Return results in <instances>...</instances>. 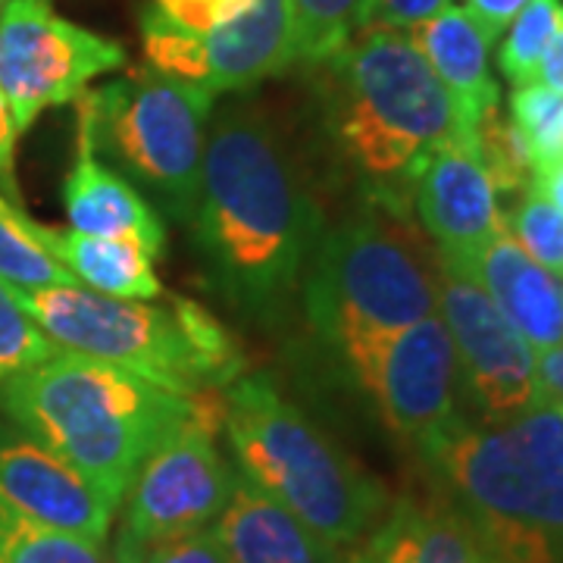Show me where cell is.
<instances>
[{
    "mask_svg": "<svg viewBox=\"0 0 563 563\" xmlns=\"http://www.w3.org/2000/svg\"><path fill=\"white\" fill-rule=\"evenodd\" d=\"M188 225L207 285L263 325L288 313L325 229L285 141L251 107L213 117Z\"/></svg>",
    "mask_w": 563,
    "mask_h": 563,
    "instance_id": "1",
    "label": "cell"
},
{
    "mask_svg": "<svg viewBox=\"0 0 563 563\" xmlns=\"http://www.w3.org/2000/svg\"><path fill=\"white\" fill-rule=\"evenodd\" d=\"M322 129L369 201L410 213L413 179L442 144L473 139L461 107L404 29L373 20L313 63Z\"/></svg>",
    "mask_w": 563,
    "mask_h": 563,
    "instance_id": "2",
    "label": "cell"
},
{
    "mask_svg": "<svg viewBox=\"0 0 563 563\" xmlns=\"http://www.w3.org/2000/svg\"><path fill=\"white\" fill-rule=\"evenodd\" d=\"M0 410L76 470L117 514L157 444L185 422H222V398H181L132 369L69 347L0 383Z\"/></svg>",
    "mask_w": 563,
    "mask_h": 563,
    "instance_id": "3",
    "label": "cell"
},
{
    "mask_svg": "<svg viewBox=\"0 0 563 563\" xmlns=\"http://www.w3.org/2000/svg\"><path fill=\"white\" fill-rule=\"evenodd\" d=\"M439 251L410 213L369 201L322 229L301 282L307 322L361 388L383 347L439 310Z\"/></svg>",
    "mask_w": 563,
    "mask_h": 563,
    "instance_id": "4",
    "label": "cell"
},
{
    "mask_svg": "<svg viewBox=\"0 0 563 563\" xmlns=\"http://www.w3.org/2000/svg\"><path fill=\"white\" fill-rule=\"evenodd\" d=\"M420 457L492 563H563V407L501 422L466 417Z\"/></svg>",
    "mask_w": 563,
    "mask_h": 563,
    "instance_id": "5",
    "label": "cell"
},
{
    "mask_svg": "<svg viewBox=\"0 0 563 563\" xmlns=\"http://www.w3.org/2000/svg\"><path fill=\"white\" fill-rule=\"evenodd\" d=\"M222 429L235 470L342 554L388 510L385 485L282 395L266 373L222 388Z\"/></svg>",
    "mask_w": 563,
    "mask_h": 563,
    "instance_id": "6",
    "label": "cell"
},
{
    "mask_svg": "<svg viewBox=\"0 0 563 563\" xmlns=\"http://www.w3.org/2000/svg\"><path fill=\"white\" fill-rule=\"evenodd\" d=\"M10 295L60 347L117 363L181 398H210L244 373L232 332L191 298L122 301L81 285L38 291L10 285Z\"/></svg>",
    "mask_w": 563,
    "mask_h": 563,
    "instance_id": "7",
    "label": "cell"
},
{
    "mask_svg": "<svg viewBox=\"0 0 563 563\" xmlns=\"http://www.w3.org/2000/svg\"><path fill=\"white\" fill-rule=\"evenodd\" d=\"M217 98L144 66L79 98V132L151 207L188 225Z\"/></svg>",
    "mask_w": 563,
    "mask_h": 563,
    "instance_id": "8",
    "label": "cell"
},
{
    "mask_svg": "<svg viewBox=\"0 0 563 563\" xmlns=\"http://www.w3.org/2000/svg\"><path fill=\"white\" fill-rule=\"evenodd\" d=\"M232 485L235 470L222 457L217 426L207 420L185 422L139 466L120 504L110 563L210 529L232 498Z\"/></svg>",
    "mask_w": 563,
    "mask_h": 563,
    "instance_id": "9",
    "label": "cell"
},
{
    "mask_svg": "<svg viewBox=\"0 0 563 563\" xmlns=\"http://www.w3.org/2000/svg\"><path fill=\"white\" fill-rule=\"evenodd\" d=\"M122 63V44L57 16L51 0H7L0 10V91L20 135Z\"/></svg>",
    "mask_w": 563,
    "mask_h": 563,
    "instance_id": "10",
    "label": "cell"
},
{
    "mask_svg": "<svg viewBox=\"0 0 563 563\" xmlns=\"http://www.w3.org/2000/svg\"><path fill=\"white\" fill-rule=\"evenodd\" d=\"M439 313L454 342L461 388L479 422H501L539 404L536 354L470 269L439 257Z\"/></svg>",
    "mask_w": 563,
    "mask_h": 563,
    "instance_id": "11",
    "label": "cell"
},
{
    "mask_svg": "<svg viewBox=\"0 0 563 563\" xmlns=\"http://www.w3.org/2000/svg\"><path fill=\"white\" fill-rule=\"evenodd\" d=\"M361 391L391 435L417 454L461 420V366L442 313H429L385 344Z\"/></svg>",
    "mask_w": 563,
    "mask_h": 563,
    "instance_id": "12",
    "label": "cell"
},
{
    "mask_svg": "<svg viewBox=\"0 0 563 563\" xmlns=\"http://www.w3.org/2000/svg\"><path fill=\"white\" fill-rule=\"evenodd\" d=\"M410 203L417 207L422 232L448 263L466 266L507 229L504 207L476 157L473 139H454L432 151L413 179Z\"/></svg>",
    "mask_w": 563,
    "mask_h": 563,
    "instance_id": "13",
    "label": "cell"
},
{
    "mask_svg": "<svg viewBox=\"0 0 563 563\" xmlns=\"http://www.w3.org/2000/svg\"><path fill=\"white\" fill-rule=\"evenodd\" d=\"M0 501L35 523L95 544H107L117 517L76 470L10 420H0Z\"/></svg>",
    "mask_w": 563,
    "mask_h": 563,
    "instance_id": "14",
    "label": "cell"
},
{
    "mask_svg": "<svg viewBox=\"0 0 563 563\" xmlns=\"http://www.w3.org/2000/svg\"><path fill=\"white\" fill-rule=\"evenodd\" d=\"M76 139V161L63 181V207L69 229L81 235L132 242L151 261L161 257L166 247V225L161 213L120 173L95 157L91 141L81 132Z\"/></svg>",
    "mask_w": 563,
    "mask_h": 563,
    "instance_id": "15",
    "label": "cell"
},
{
    "mask_svg": "<svg viewBox=\"0 0 563 563\" xmlns=\"http://www.w3.org/2000/svg\"><path fill=\"white\" fill-rule=\"evenodd\" d=\"M463 269L476 276L532 354L563 344L561 282L526 254L510 229L498 232Z\"/></svg>",
    "mask_w": 563,
    "mask_h": 563,
    "instance_id": "16",
    "label": "cell"
},
{
    "mask_svg": "<svg viewBox=\"0 0 563 563\" xmlns=\"http://www.w3.org/2000/svg\"><path fill=\"white\" fill-rule=\"evenodd\" d=\"M210 529L229 563H344L347 558L239 470L232 498Z\"/></svg>",
    "mask_w": 563,
    "mask_h": 563,
    "instance_id": "17",
    "label": "cell"
},
{
    "mask_svg": "<svg viewBox=\"0 0 563 563\" xmlns=\"http://www.w3.org/2000/svg\"><path fill=\"white\" fill-rule=\"evenodd\" d=\"M366 563H492L448 495H401L361 544Z\"/></svg>",
    "mask_w": 563,
    "mask_h": 563,
    "instance_id": "18",
    "label": "cell"
},
{
    "mask_svg": "<svg viewBox=\"0 0 563 563\" xmlns=\"http://www.w3.org/2000/svg\"><path fill=\"white\" fill-rule=\"evenodd\" d=\"M407 35L420 47V54L451 91V98L457 101L466 125L476 129V120L485 110L498 107L501 101L498 85L488 73L492 41L485 38L483 29L463 7L448 3L435 16L410 25Z\"/></svg>",
    "mask_w": 563,
    "mask_h": 563,
    "instance_id": "19",
    "label": "cell"
},
{
    "mask_svg": "<svg viewBox=\"0 0 563 563\" xmlns=\"http://www.w3.org/2000/svg\"><path fill=\"white\" fill-rule=\"evenodd\" d=\"M29 235L66 266L81 288L122 301H157L163 298L161 279L151 269V257L139 244L120 239L81 235L76 229H54L22 213Z\"/></svg>",
    "mask_w": 563,
    "mask_h": 563,
    "instance_id": "20",
    "label": "cell"
},
{
    "mask_svg": "<svg viewBox=\"0 0 563 563\" xmlns=\"http://www.w3.org/2000/svg\"><path fill=\"white\" fill-rule=\"evenodd\" d=\"M298 63L325 60L376 20V0H291Z\"/></svg>",
    "mask_w": 563,
    "mask_h": 563,
    "instance_id": "21",
    "label": "cell"
},
{
    "mask_svg": "<svg viewBox=\"0 0 563 563\" xmlns=\"http://www.w3.org/2000/svg\"><path fill=\"white\" fill-rule=\"evenodd\" d=\"M20 203L0 195V282L38 291V288H76V276L41 247L25 222Z\"/></svg>",
    "mask_w": 563,
    "mask_h": 563,
    "instance_id": "22",
    "label": "cell"
},
{
    "mask_svg": "<svg viewBox=\"0 0 563 563\" xmlns=\"http://www.w3.org/2000/svg\"><path fill=\"white\" fill-rule=\"evenodd\" d=\"M0 563H110L103 544L41 526L0 501Z\"/></svg>",
    "mask_w": 563,
    "mask_h": 563,
    "instance_id": "23",
    "label": "cell"
},
{
    "mask_svg": "<svg viewBox=\"0 0 563 563\" xmlns=\"http://www.w3.org/2000/svg\"><path fill=\"white\" fill-rule=\"evenodd\" d=\"M473 144H476V157L483 163L485 176L492 181L498 201L501 198H520L532 185L529 147H526L523 135L514 125V120L504 117L501 107H488L476 120Z\"/></svg>",
    "mask_w": 563,
    "mask_h": 563,
    "instance_id": "24",
    "label": "cell"
},
{
    "mask_svg": "<svg viewBox=\"0 0 563 563\" xmlns=\"http://www.w3.org/2000/svg\"><path fill=\"white\" fill-rule=\"evenodd\" d=\"M561 25V0H526L523 10L510 22L507 41H504L501 54H498V69L504 73V79L510 81L514 88L532 85L544 51H548V44L558 35Z\"/></svg>",
    "mask_w": 563,
    "mask_h": 563,
    "instance_id": "25",
    "label": "cell"
},
{
    "mask_svg": "<svg viewBox=\"0 0 563 563\" xmlns=\"http://www.w3.org/2000/svg\"><path fill=\"white\" fill-rule=\"evenodd\" d=\"M510 235L520 242L532 261L544 266L554 279H563V213L529 185L517 198L514 210H504Z\"/></svg>",
    "mask_w": 563,
    "mask_h": 563,
    "instance_id": "26",
    "label": "cell"
},
{
    "mask_svg": "<svg viewBox=\"0 0 563 563\" xmlns=\"http://www.w3.org/2000/svg\"><path fill=\"white\" fill-rule=\"evenodd\" d=\"M563 98L548 91L544 85H520L510 95V120L520 129L532 169H539L544 163H554L563 157V141L558 120H561Z\"/></svg>",
    "mask_w": 563,
    "mask_h": 563,
    "instance_id": "27",
    "label": "cell"
},
{
    "mask_svg": "<svg viewBox=\"0 0 563 563\" xmlns=\"http://www.w3.org/2000/svg\"><path fill=\"white\" fill-rule=\"evenodd\" d=\"M57 351L60 344L22 310L10 295V285L0 282V383L38 366Z\"/></svg>",
    "mask_w": 563,
    "mask_h": 563,
    "instance_id": "28",
    "label": "cell"
},
{
    "mask_svg": "<svg viewBox=\"0 0 563 563\" xmlns=\"http://www.w3.org/2000/svg\"><path fill=\"white\" fill-rule=\"evenodd\" d=\"M257 0H147V7L195 38H213L254 10Z\"/></svg>",
    "mask_w": 563,
    "mask_h": 563,
    "instance_id": "29",
    "label": "cell"
},
{
    "mask_svg": "<svg viewBox=\"0 0 563 563\" xmlns=\"http://www.w3.org/2000/svg\"><path fill=\"white\" fill-rule=\"evenodd\" d=\"M122 563H229V558L222 554L213 529H201L191 536H179V539L154 544V548H147V551H141V554Z\"/></svg>",
    "mask_w": 563,
    "mask_h": 563,
    "instance_id": "30",
    "label": "cell"
},
{
    "mask_svg": "<svg viewBox=\"0 0 563 563\" xmlns=\"http://www.w3.org/2000/svg\"><path fill=\"white\" fill-rule=\"evenodd\" d=\"M16 139L20 129L13 122L10 103L0 91V191L13 203H20V185H16Z\"/></svg>",
    "mask_w": 563,
    "mask_h": 563,
    "instance_id": "31",
    "label": "cell"
},
{
    "mask_svg": "<svg viewBox=\"0 0 563 563\" xmlns=\"http://www.w3.org/2000/svg\"><path fill=\"white\" fill-rule=\"evenodd\" d=\"M451 0H376V20L395 29H410L417 22L435 16Z\"/></svg>",
    "mask_w": 563,
    "mask_h": 563,
    "instance_id": "32",
    "label": "cell"
},
{
    "mask_svg": "<svg viewBox=\"0 0 563 563\" xmlns=\"http://www.w3.org/2000/svg\"><path fill=\"white\" fill-rule=\"evenodd\" d=\"M526 7V0H466V13L483 29L488 41H495L504 29L514 22V16Z\"/></svg>",
    "mask_w": 563,
    "mask_h": 563,
    "instance_id": "33",
    "label": "cell"
},
{
    "mask_svg": "<svg viewBox=\"0 0 563 563\" xmlns=\"http://www.w3.org/2000/svg\"><path fill=\"white\" fill-rule=\"evenodd\" d=\"M536 388H539V404L563 407V344L536 354Z\"/></svg>",
    "mask_w": 563,
    "mask_h": 563,
    "instance_id": "34",
    "label": "cell"
},
{
    "mask_svg": "<svg viewBox=\"0 0 563 563\" xmlns=\"http://www.w3.org/2000/svg\"><path fill=\"white\" fill-rule=\"evenodd\" d=\"M536 85H544L548 91L563 98V25L558 29V35L551 38L548 51H544L539 73H536Z\"/></svg>",
    "mask_w": 563,
    "mask_h": 563,
    "instance_id": "35",
    "label": "cell"
},
{
    "mask_svg": "<svg viewBox=\"0 0 563 563\" xmlns=\"http://www.w3.org/2000/svg\"><path fill=\"white\" fill-rule=\"evenodd\" d=\"M532 185L563 213V157L532 169Z\"/></svg>",
    "mask_w": 563,
    "mask_h": 563,
    "instance_id": "36",
    "label": "cell"
},
{
    "mask_svg": "<svg viewBox=\"0 0 563 563\" xmlns=\"http://www.w3.org/2000/svg\"><path fill=\"white\" fill-rule=\"evenodd\" d=\"M344 563H366V561H363L361 548H354V551H351V554H347V558H344Z\"/></svg>",
    "mask_w": 563,
    "mask_h": 563,
    "instance_id": "37",
    "label": "cell"
},
{
    "mask_svg": "<svg viewBox=\"0 0 563 563\" xmlns=\"http://www.w3.org/2000/svg\"><path fill=\"white\" fill-rule=\"evenodd\" d=\"M558 129H561V141H563V107H561V120H558Z\"/></svg>",
    "mask_w": 563,
    "mask_h": 563,
    "instance_id": "38",
    "label": "cell"
},
{
    "mask_svg": "<svg viewBox=\"0 0 563 563\" xmlns=\"http://www.w3.org/2000/svg\"><path fill=\"white\" fill-rule=\"evenodd\" d=\"M3 3H7V0H0V7H3Z\"/></svg>",
    "mask_w": 563,
    "mask_h": 563,
    "instance_id": "39",
    "label": "cell"
}]
</instances>
